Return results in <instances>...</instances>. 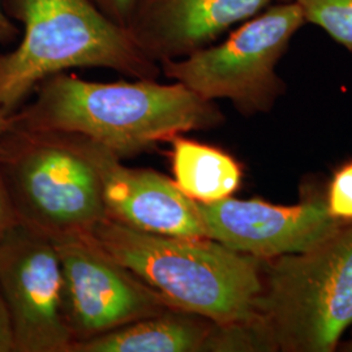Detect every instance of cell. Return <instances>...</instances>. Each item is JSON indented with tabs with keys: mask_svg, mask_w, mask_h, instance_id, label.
Returning a JSON list of instances; mask_svg holds the SVG:
<instances>
[{
	"mask_svg": "<svg viewBox=\"0 0 352 352\" xmlns=\"http://www.w3.org/2000/svg\"><path fill=\"white\" fill-rule=\"evenodd\" d=\"M0 289L14 352H69L63 270L54 240L20 223L0 239Z\"/></svg>",
	"mask_w": 352,
	"mask_h": 352,
	"instance_id": "obj_7",
	"label": "cell"
},
{
	"mask_svg": "<svg viewBox=\"0 0 352 352\" xmlns=\"http://www.w3.org/2000/svg\"><path fill=\"white\" fill-rule=\"evenodd\" d=\"M68 135L98 175L109 218L149 234L208 239L196 201L174 180L153 170L126 167L98 142Z\"/></svg>",
	"mask_w": 352,
	"mask_h": 352,
	"instance_id": "obj_10",
	"label": "cell"
},
{
	"mask_svg": "<svg viewBox=\"0 0 352 352\" xmlns=\"http://www.w3.org/2000/svg\"><path fill=\"white\" fill-rule=\"evenodd\" d=\"M257 315L278 350L330 352L352 325V225L311 251L263 260Z\"/></svg>",
	"mask_w": 352,
	"mask_h": 352,
	"instance_id": "obj_5",
	"label": "cell"
},
{
	"mask_svg": "<svg viewBox=\"0 0 352 352\" xmlns=\"http://www.w3.org/2000/svg\"><path fill=\"white\" fill-rule=\"evenodd\" d=\"M118 25L126 28L141 0H90Z\"/></svg>",
	"mask_w": 352,
	"mask_h": 352,
	"instance_id": "obj_17",
	"label": "cell"
},
{
	"mask_svg": "<svg viewBox=\"0 0 352 352\" xmlns=\"http://www.w3.org/2000/svg\"><path fill=\"white\" fill-rule=\"evenodd\" d=\"M307 24L322 29L329 37L352 52V0H295Z\"/></svg>",
	"mask_w": 352,
	"mask_h": 352,
	"instance_id": "obj_15",
	"label": "cell"
},
{
	"mask_svg": "<svg viewBox=\"0 0 352 352\" xmlns=\"http://www.w3.org/2000/svg\"><path fill=\"white\" fill-rule=\"evenodd\" d=\"M170 141L174 182L189 199L197 202L219 201L239 189L241 168L226 151L184 139L182 135Z\"/></svg>",
	"mask_w": 352,
	"mask_h": 352,
	"instance_id": "obj_13",
	"label": "cell"
},
{
	"mask_svg": "<svg viewBox=\"0 0 352 352\" xmlns=\"http://www.w3.org/2000/svg\"><path fill=\"white\" fill-rule=\"evenodd\" d=\"M24 26L23 39L0 54V109L8 115L47 77L71 68H106L136 80H157L161 65L90 0H1Z\"/></svg>",
	"mask_w": 352,
	"mask_h": 352,
	"instance_id": "obj_3",
	"label": "cell"
},
{
	"mask_svg": "<svg viewBox=\"0 0 352 352\" xmlns=\"http://www.w3.org/2000/svg\"><path fill=\"white\" fill-rule=\"evenodd\" d=\"M279 1L286 0H141L126 29L140 49L161 64L212 46Z\"/></svg>",
	"mask_w": 352,
	"mask_h": 352,
	"instance_id": "obj_11",
	"label": "cell"
},
{
	"mask_svg": "<svg viewBox=\"0 0 352 352\" xmlns=\"http://www.w3.org/2000/svg\"><path fill=\"white\" fill-rule=\"evenodd\" d=\"M277 350L274 336L260 315L238 322L213 324L201 349V351L214 352Z\"/></svg>",
	"mask_w": 352,
	"mask_h": 352,
	"instance_id": "obj_14",
	"label": "cell"
},
{
	"mask_svg": "<svg viewBox=\"0 0 352 352\" xmlns=\"http://www.w3.org/2000/svg\"><path fill=\"white\" fill-rule=\"evenodd\" d=\"M10 126H11V115H8L3 109H0V140L8 131Z\"/></svg>",
	"mask_w": 352,
	"mask_h": 352,
	"instance_id": "obj_21",
	"label": "cell"
},
{
	"mask_svg": "<svg viewBox=\"0 0 352 352\" xmlns=\"http://www.w3.org/2000/svg\"><path fill=\"white\" fill-rule=\"evenodd\" d=\"M344 351L352 352V340L350 342V343H347V344H346V347H344Z\"/></svg>",
	"mask_w": 352,
	"mask_h": 352,
	"instance_id": "obj_22",
	"label": "cell"
},
{
	"mask_svg": "<svg viewBox=\"0 0 352 352\" xmlns=\"http://www.w3.org/2000/svg\"><path fill=\"white\" fill-rule=\"evenodd\" d=\"M17 32V28L11 23V19L6 14L1 0H0V42H7L11 41Z\"/></svg>",
	"mask_w": 352,
	"mask_h": 352,
	"instance_id": "obj_20",
	"label": "cell"
},
{
	"mask_svg": "<svg viewBox=\"0 0 352 352\" xmlns=\"http://www.w3.org/2000/svg\"><path fill=\"white\" fill-rule=\"evenodd\" d=\"M327 209L342 222L352 221V161L333 176L327 199Z\"/></svg>",
	"mask_w": 352,
	"mask_h": 352,
	"instance_id": "obj_16",
	"label": "cell"
},
{
	"mask_svg": "<svg viewBox=\"0 0 352 352\" xmlns=\"http://www.w3.org/2000/svg\"><path fill=\"white\" fill-rule=\"evenodd\" d=\"M213 321L168 308L103 333L76 340L69 352H199Z\"/></svg>",
	"mask_w": 352,
	"mask_h": 352,
	"instance_id": "obj_12",
	"label": "cell"
},
{
	"mask_svg": "<svg viewBox=\"0 0 352 352\" xmlns=\"http://www.w3.org/2000/svg\"><path fill=\"white\" fill-rule=\"evenodd\" d=\"M196 208L208 239L260 260L311 251L346 225L330 214L327 200L278 206L227 197L196 201Z\"/></svg>",
	"mask_w": 352,
	"mask_h": 352,
	"instance_id": "obj_9",
	"label": "cell"
},
{
	"mask_svg": "<svg viewBox=\"0 0 352 352\" xmlns=\"http://www.w3.org/2000/svg\"><path fill=\"white\" fill-rule=\"evenodd\" d=\"M91 236L171 308L202 316L214 324L257 316L264 289L260 258L212 239L144 232L109 217Z\"/></svg>",
	"mask_w": 352,
	"mask_h": 352,
	"instance_id": "obj_2",
	"label": "cell"
},
{
	"mask_svg": "<svg viewBox=\"0 0 352 352\" xmlns=\"http://www.w3.org/2000/svg\"><path fill=\"white\" fill-rule=\"evenodd\" d=\"M305 24L295 0L279 1L234 28L222 42L160 64L161 72L205 100L231 102L244 116L269 113L286 88L278 63Z\"/></svg>",
	"mask_w": 352,
	"mask_h": 352,
	"instance_id": "obj_6",
	"label": "cell"
},
{
	"mask_svg": "<svg viewBox=\"0 0 352 352\" xmlns=\"http://www.w3.org/2000/svg\"><path fill=\"white\" fill-rule=\"evenodd\" d=\"M0 352H14L11 317L0 289Z\"/></svg>",
	"mask_w": 352,
	"mask_h": 352,
	"instance_id": "obj_19",
	"label": "cell"
},
{
	"mask_svg": "<svg viewBox=\"0 0 352 352\" xmlns=\"http://www.w3.org/2000/svg\"><path fill=\"white\" fill-rule=\"evenodd\" d=\"M0 174L17 222L50 239L91 235L107 218L98 175L68 133L10 126Z\"/></svg>",
	"mask_w": 352,
	"mask_h": 352,
	"instance_id": "obj_4",
	"label": "cell"
},
{
	"mask_svg": "<svg viewBox=\"0 0 352 352\" xmlns=\"http://www.w3.org/2000/svg\"><path fill=\"white\" fill-rule=\"evenodd\" d=\"M17 223L12 204L0 174V239Z\"/></svg>",
	"mask_w": 352,
	"mask_h": 352,
	"instance_id": "obj_18",
	"label": "cell"
},
{
	"mask_svg": "<svg viewBox=\"0 0 352 352\" xmlns=\"http://www.w3.org/2000/svg\"><path fill=\"white\" fill-rule=\"evenodd\" d=\"M34 91V101L11 115V126L78 135L119 158L225 122L214 101L176 81L96 82L60 72Z\"/></svg>",
	"mask_w": 352,
	"mask_h": 352,
	"instance_id": "obj_1",
	"label": "cell"
},
{
	"mask_svg": "<svg viewBox=\"0 0 352 352\" xmlns=\"http://www.w3.org/2000/svg\"><path fill=\"white\" fill-rule=\"evenodd\" d=\"M54 243L63 270L65 317L75 342L171 308L91 235L67 236Z\"/></svg>",
	"mask_w": 352,
	"mask_h": 352,
	"instance_id": "obj_8",
	"label": "cell"
}]
</instances>
